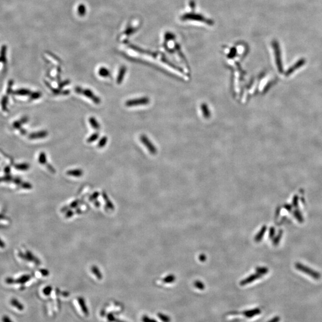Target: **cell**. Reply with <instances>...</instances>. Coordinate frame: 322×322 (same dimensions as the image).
I'll return each mask as SVG.
<instances>
[{"instance_id": "4fadbf2b", "label": "cell", "mask_w": 322, "mask_h": 322, "mask_svg": "<svg viewBox=\"0 0 322 322\" xmlns=\"http://www.w3.org/2000/svg\"><path fill=\"white\" fill-rule=\"evenodd\" d=\"M107 142V138L106 137H102V138L100 139V141H99V142H98V147H100V148L104 147V146L106 144Z\"/></svg>"}, {"instance_id": "5b68a950", "label": "cell", "mask_w": 322, "mask_h": 322, "mask_svg": "<svg viewBox=\"0 0 322 322\" xmlns=\"http://www.w3.org/2000/svg\"><path fill=\"white\" fill-rule=\"evenodd\" d=\"M126 71H127V68L125 66H122V67L121 68V69L119 71V73H118L117 79V84H120L122 83V82L123 79V78H124V76L125 75Z\"/></svg>"}, {"instance_id": "ba28073f", "label": "cell", "mask_w": 322, "mask_h": 322, "mask_svg": "<svg viewBox=\"0 0 322 322\" xmlns=\"http://www.w3.org/2000/svg\"><path fill=\"white\" fill-rule=\"evenodd\" d=\"M89 122L91 126H92L93 128H94L95 129H100V124H99V123L97 122V121L96 119L94 117H91L89 119Z\"/></svg>"}, {"instance_id": "30bf717a", "label": "cell", "mask_w": 322, "mask_h": 322, "mask_svg": "<svg viewBox=\"0 0 322 322\" xmlns=\"http://www.w3.org/2000/svg\"><path fill=\"white\" fill-rule=\"evenodd\" d=\"M48 135V133L47 131H41L39 132V133H35L34 134L32 135L31 137L32 138H44L46 136H47Z\"/></svg>"}, {"instance_id": "9c48e42d", "label": "cell", "mask_w": 322, "mask_h": 322, "mask_svg": "<svg viewBox=\"0 0 322 322\" xmlns=\"http://www.w3.org/2000/svg\"><path fill=\"white\" fill-rule=\"evenodd\" d=\"M260 313H261V310L260 309L257 308V309H254V310H251V311H246L245 314V316H246L247 317H252L254 316H257V315H259V314H260Z\"/></svg>"}, {"instance_id": "3957f363", "label": "cell", "mask_w": 322, "mask_h": 322, "mask_svg": "<svg viewBox=\"0 0 322 322\" xmlns=\"http://www.w3.org/2000/svg\"><path fill=\"white\" fill-rule=\"evenodd\" d=\"M81 94H84L87 97L90 98L93 102L96 104H99L100 103V99L97 97L90 89H82Z\"/></svg>"}, {"instance_id": "7a4b0ae2", "label": "cell", "mask_w": 322, "mask_h": 322, "mask_svg": "<svg viewBox=\"0 0 322 322\" xmlns=\"http://www.w3.org/2000/svg\"><path fill=\"white\" fill-rule=\"evenodd\" d=\"M30 279V276L28 275H24L18 279H14L10 277L6 279L5 282L7 284H14V283H18V284H24L26 283L28 280Z\"/></svg>"}, {"instance_id": "277c9868", "label": "cell", "mask_w": 322, "mask_h": 322, "mask_svg": "<svg viewBox=\"0 0 322 322\" xmlns=\"http://www.w3.org/2000/svg\"><path fill=\"white\" fill-rule=\"evenodd\" d=\"M140 140H141V141L142 142V143H143L144 145H145L147 147V149L149 150L152 153H156V148H155V147L153 146V145L152 144V143L148 140V139L147 138V137L145 136H142L140 137Z\"/></svg>"}, {"instance_id": "7c38bea8", "label": "cell", "mask_w": 322, "mask_h": 322, "mask_svg": "<svg viewBox=\"0 0 322 322\" xmlns=\"http://www.w3.org/2000/svg\"><path fill=\"white\" fill-rule=\"evenodd\" d=\"M98 137H99L98 133H94L93 134H92V136H91L88 138V140H87V142L89 143H92V142H95L96 140L98 138Z\"/></svg>"}, {"instance_id": "ac0fdd59", "label": "cell", "mask_w": 322, "mask_h": 322, "mask_svg": "<svg viewBox=\"0 0 322 322\" xmlns=\"http://www.w3.org/2000/svg\"><path fill=\"white\" fill-rule=\"evenodd\" d=\"M159 317H161V318L162 319V320H163V321H165V322H168V321H169L168 318L167 317H166V316H165V317H164V316H159Z\"/></svg>"}, {"instance_id": "5bb4252c", "label": "cell", "mask_w": 322, "mask_h": 322, "mask_svg": "<svg viewBox=\"0 0 322 322\" xmlns=\"http://www.w3.org/2000/svg\"><path fill=\"white\" fill-rule=\"evenodd\" d=\"M39 160L40 163H45V162H46V155H45V153L42 152L39 155Z\"/></svg>"}, {"instance_id": "6da1fadb", "label": "cell", "mask_w": 322, "mask_h": 322, "mask_svg": "<svg viewBox=\"0 0 322 322\" xmlns=\"http://www.w3.org/2000/svg\"><path fill=\"white\" fill-rule=\"evenodd\" d=\"M149 102V100L147 97H142L129 100L125 103V105L128 107H133L140 105L147 104Z\"/></svg>"}, {"instance_id": "8992f818", "label": "cell", "mask_w": 322, "mask_h": 322, "mask_svg": "<svg viewBox=\"0 0 322 322\" xmlns=\"http://www.w3.org/2000/svg\"><path fill=\"white\" fill-rule=\"evenodd\" d=\"M10 304L13 307H15L16 308H17L19 311H22L24 309L23 305L21 302H20L17 299L12 298L10 300Z\"/></svg>"}, {"instance_id": "9a60e30c", "label": "cell", "mask_w": 322, "mask_h": 322, "mask_svg": "<svg viewBox=\"0 0 322 322\" xmlns=\"http://www.w3.org/2000/svg\"><path fill=\"white\" fill-rule=\"evenodd\" d=\"M78 13L81 16L84 15L85 13V8L84 5H81L78 7Z\"/></svg>"}, {"instance_id": "52a82bcc", "label": "cell", "mask_w": 322, "mask_h": 322, "mask_svg": "<svg viewBox=\"0 0 322 322\" xmlns=\"http://www.w3.org/2000/svg\"><path fill=\"white\" fill-rule=\"evenodd\" d=\"M98 74L99 75L103 78H107L110 77V73L109 71L105 68H101L99 69Z\"/></svg>"}, {"instance_id": "2e32d148", "label": "cell", "mask_w": 322, "mask_h": 322, "mask_svg": "<svg viewBox=\"0 0 322 322\" xmlns=\"http://www.w3.org/2000/svg\"><path fill=\"white\" fill-rule=\"evenodd\" d=\"M1 321L2 322H13V320L9 317L8 316L4 315L3 316L2 319H1Z\"/></svg>"}, {"instance_id": "e0dca14e", "label": "cell", "mask_w": 322, "mask_h": 322, "mask_svg": "<svg viewBox=\"0 0 322 322\" xmlns=\"http://www.w3.org/2000/svg\"><path fill=\"white\" fill-rule=\"evenodd\" d=\"M279 321H280V317L277 316V317H275L273 318L271 320L268 321V322H279Z\"/></svg>"}, {"instance_id": "d6986e66", "label": "cell", "mask_w": 322, "mask_h": 322, "mask_svg": "<svg viewBox=\"0 0 322 322\" xmlns=\"http://www.w3.org/2000/svg\"><path fill=\"white\" fill-rule=\"evenodd\" d=\"M5 245L4 242L1 240V239H0V247H3H3H5Z\"/></svg>"}, {"instance_id": "8fae6325", "label": "cell", "mask_w": 322, "mask_h": 322, "mask_svg": "<svg viewBox=\"0 0 322 322\" xmlns=\"http://www.w3.org/2000/svg\"><path fill=\"white\" fill-rule=\"evenodd\" d=\"M82 172L80 169H74L68 172V174L74 176H80L82 175Z\"/></svg>"}]
</instances>
